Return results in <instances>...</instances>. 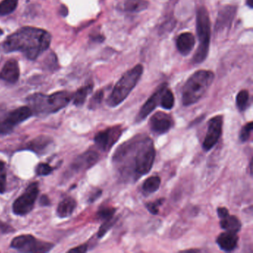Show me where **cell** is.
Segmentation results:
<instances>
[{
  "label": "cell",
  "instance_id": "484cf974",
  "mask_svg": "<svg viewBox=\"0 0 253 253\" xmlns=\"http://www.w3.org/2000/svg\"><path fill=\"white\" fill-rule=\"evenodd\" d=\"M250 105V94L247 90H241L237 94L236 106L241 112H245Z\"/></svg>",
  "mask_w": 253,
  "mask_h": 253
},
{
  "label": "cell",
  "instance_id": "f35d334b",
  "mask_svg": "<svg viewBox=\"0 0 253 253\" xmlns=\"http://www.w3.org/2000/svg\"><path fill=\"white\" fill-rule=\"evenodd\" d=\"M41 204H42L43 206L48 205V204H49V200H48V198H47L45 195H44V196L41 198Z\"/></svg>",
  "mask_w": 253,
  "mask_h": 253
},
{
  "label": "cell",
  "instance_id": "9c48e42d",
  "mask_svg": "<svg viewBox=\"0 0 253 253\" xmlns=\"http://www.w3.org/2000/svg\"><path fill=\"white\" fill-rule=\"evenodd\" d=\"M39 184L37 182L28 186L23 195L13 204V211L17 215L23 216L32 211L39 195Z\"/></svg>",
  "mask_w": 253,
  "mask_h": 253
},
{
  "label": "cell",
  "instance_id": "9a60e30c",
  "mask_svg": "<svg viewBox=\"0 0 253 253\" xmlns=\"http://www.w3.org/2000/svg\"><path fill=\"white\" fill-rule=\"evenodd\" d=\"M98 154L94 151H88L76 158L72 165V169L76 171H84L92 167L99 161Z\"/></svg>",
  "mask_w": 253,
  "mask_h": 253
},
{
  "label": "cell",
  "instance_id": "d590c367",
  "mask_svg": "<svg viewBox=\"0 0 253 253\" xmlns=\"http://www.w3.org/2000/svg\"><path fill=\"white\" fill-rule=\"evenodd\" d=\"M87 250H88V245L87 244H83V245L79 246V247H76V248L69 250V252L70 253H86Z\"/></svg>",
  "mask_w": 253,
  "mask_h": 253
},
{
  "label": "cell",
  "instance_id": "7402d4cb",
  "mask_svg": "<svg viewBox=\"0 0 253 253\" xmlns=\"http://www.w3.org/2000/svg\"><path fill=\"white\" fill-rule=\"evenodd\" d=\"M149 6L146 0H126L124 3V10L130 13L140 12L144 11Z\"/></svg>",
  "mask_w": 253,
  "mask_h": 253
},
{
  "label": "cell",
  "instance_id": "4fadbf2b",
  "mask_svg": "<svg viewBox=\"0 0 253 253\" xmlns=\"http://www.w3.org/2000/svg\"><path fill=\"white\" fill-rule=\"evenodd\" d=\"M167 88V84H163L158 87V89L155 91L153 94L146 100V103L142 106L141 109L139 111L137 117H136L135 122L140 123L144 121L158 106L160 103L161 95L164 90Z\"/></svg>",
  "mask_w": 253,
  "mask_h": 253
},
{
  "label": "cell",
  "instance_id": "3957f363",
  "mask_svg": "<svg viewBox=\"0 0 253 253\" xmlns=\"http://www.w3.org/2000/svg\"><path fill=\"white\" fill-rule=\"evenodd\" d=\"M214 79L212 72L200 70L194 73L182 88L181 101L184 106L198 103L208 91Z\"/></svg>",
  "mask_w": 253,
  "mask_h": 253
},
{
  "label": "cell",
  "instance_id": "6da1fadb",
  "mask_svg": "<svg viewBox=\"0 0 253 253\" xmlns=\"http://www.w3.org/2000/svg\"><path fill=\"white\" fill-rule=\"evenodd\" d=\"M155 155L152 139L137 135L118 147L112 161L123 179L135 182L151 171Z\"/></svg>",
  "mask_w": 253,
  "mask_h": 253
},
{
  "label": "cell",
  "instance_id": "d6a6232c",
  "mask_svg": "<svg viewBox=\"0 0 253 253\" xmlns=\"http://www.w3.org/2000/svg\"><path fill=\"white\" fill-rule=\"evenodd\" d=\"M103 97H104V93L103 91H98L94 94V95L91 97L90 100L89 106L88 108L91 110H94L97 109L103 101Z\"/></svg>",
  "mask_w": 253,
  "mask_h": 253
},
{
  "label": "cell",
  "instance_id": "74e56055",
  "mask_svg": "<svg viewBox=\"0 0 253 253\" xmlns=\"http://www.w3.org/2000/svg\"><path fill=\"white\" fill-rule=\"evenodd\" d=\"M102 195V191L99 190L96 191L95 192H94V193L91 195V196L89 198V201L90 202H94V201H95L97 199V198H100V196H101Z\"/></svg>",
  "mask_w": 253,
  "mask_h": 253
},
{
  "label": "cell",
  "instance_id": "7a4b0ae2",
  "mask_svg": "<svg viewBox=\"0 0 253 253\" xmlns=\"http://www.w3.org/2000/svg\"><path fill=\"white\" fill-rule=\"evenodd\" d=\"M51 41V35L46 31L23 27L5 40L3 48L8 53L20 51L29 60H34L48 49Z\"/></svg>",
  "mask_w": 253,
  "mask_h": 253
},
{
  "label": "cell",
  "instance_id": "ffe728a7",
  "mask_svg": "<svg viewBox=\"0 0 253 253\" xmlns=\"http://www.w3.org/2000/svg\"><path fill=\"white\" fill-rule=\"evenodd\" d=\"M77 207V202L73 198H65L59 204L57 209V214L60 218H66L72 215Z\"/></svg>",
  "mask_w": 253,
  "mask_h": 253
},
{
  "label": "cell",
  "instance_id": "d6986e66",
  "mask_svg": "<svg viewBox=\"0 0 253 253\" xmlns=\"http://www.w3.org/2000/svg\"><path fill=\"white\" fill-rule=\"evenodd\" d=\"M52 143L53 140L49 137L41 135L29 142L26 145V149L33 151L35 153L42 155L48 150Z\"/></svg>",
  "mask_w": 253,
  "mask_h": 253
},
{
  "label": "cell",
  "instance_id": "60d3db41",
  "mask_svg": "<svg viewBox=\"0 0 253 253\" xmlns=\"http://www.w3.org/2000/svg\"><path fill=\"white\" fill-rule=\"evenodd\" d=\"M2 34H3V32H2V31L0 29V35H2Z\"/></svg>",
  "mask_w": 253,
  "mask_h": 253
},
{
  "label": "cell",
  "instance_id": "1f68e13d",
  "mask_svg": "<svg viewBox=\"0 0 253 253\" xmlns=\"http://www.w3.org/2000/svg\"><path fill=\"white\" fill-rule=\"evenodd\" d=\"M165 199L164 198H160V199L156 200L154 202H149L146 204V208L147 209L148 211L151 213V214H158L159 213V208L164 204Z\"/></svg>",
  "mask_w": 253,
  "mask_h": 253
},
{
  "label": "cell",
  "instance_id": "8fae6325",
  "mask_svg": "<svg viewBox=\"0 0 253 253\" xmlns=\"http://www.w3.org/2000/svg\"><path fill=\"white\" fill-rule=\"evenodd\" d=\"M223 118L222 115L214 116L209 121L207 134L202 146L205 152L211 150L217 144L223 133Z\"/></svg>",
  "mask_w": 253,
  "mask_h": 253
},
{
  "label": "cell",
  "instance_id": "cb8c5ba5",
  "mask_svg": "<svg viewBox=\"0 0 253 253\" xmlns=\"http://www.w3.org/2000/svg\"><path fill=\"white\" fill-rule=\"evenodd\" d=\"M92 89V85H88L78 89L77 92L74 95H72L74 105L76 106H83L85 103L88 94L91 92Z\"/></svg>",
  "mask_w": 253,
  "mask_h": 253
},
{
  "label": "cell",
  "instance_id": "8992f818",
  "mask_svg": "<svg viewBox=\"0 0 253 253\" xmlns=\"http://www.w3.org/2000/svg\"><path fill=\"white\" fill-rule=\"evenodd\" d=\"M196 31L199 40V45L193 57L195 63H201L207 59L210 51L211 38V23L208 11L204 7L198 10L196 17Z\"/></svg>",
  "mask_w": 253,
  "mask_h": 253
},
{
  "label": "cell",
  "instance_id": "d4e9b609",
  "mask_svg": "<svg viewBox=\"0 0 253 253\" xmlns=\"http://www.w3.org/2000/svg\"><path fill=\"white\" fill-rule=\"evenodd\" d=\"M160 105L166 110H171L174 107V97L171 90L167 88L164 90L160 100Z\"/></svg>",
  "mask_w": 253,
  "mask_h": 253
},
{
  "label": "cell",
  "instance_id": "f1b7e54d",
  "mask_svg": "<svg viewBox=\"0 0 253 253\" xmlns=\"http://www.w3.org/2000/svg\"><path fill=\"white\" fill-rule=\"evenodd\" d=\"M118 219V217H115V216H114L112 218L109 219V220H105V221H103V223L101 226H100V229H99L98 233H97V236H98V238H103V237L108 232H109V229H110L111 228L115 225V223H116Z\"/></svg>",
  "mask_w": 253,
  "mask_h": 253
},
{
  "label": "cell",
  "instance_id": "2e32d148",
  "mask_svg": "<svg viewBox=\"0 0 253 253\" xmlns=\"http://www.w3.org/2000/svg\"><path fill=\"white\" fill-rule=\"evenodd\" d=\"M20 67L15 60H10L0 72V79L9 84H15L20 78Z\"/></svg>",
  "mask_w": 253,
  "mask_h": 253
},
{
  "label": "cell",
  "instance_id": "836d02e7",
  "mask_svg": "<svg viewBox=\"0 0 253 253\" xmlns=\"http://www.w3.org/2000/svg\"><path fill=\"white\" fill-rule=\"evenodd\" d=\"M54 171V168L49 164L41 163L36 167V174L38 176H46L51 174Z\"/></svg>",
  "mask_w": 253,
  "mask_h": 253
},
{
  "label": "cell",
  "instance_id": "52a82bcc",
  "mask_svg": "<svg viewBox=\"0 0 253 253\" xmlns=\"http://www.w3.org/2000/svg\"><path fill=\"white\" fill-rule=\"evenodd\" d=\"M33 115V112L29 106H22L1 117L0 135H6L12 132L17 126L24 122Z\"/></svg>",
  "mask_w": 253,
  "mask_h": 253
},
{
  "label": "cell",
  "instance_id": "44dd1931",
  "mask_svg": "<svg viewBox=\"0 0 253 253\" xmlns=\"http://www.w3.org/2000/svg\"><path fill=\"white\" fill-rule=\"evenodd\" d=\"M220 226L225 231L238 233L241 230L242 225L236 216L230 215L229 214L224 217L220 218Z\"/></svg>",
  "mask_w": 253,
  "mask_h": 253
},
{
  "label": "cell",
  "instance_id": "ab89813d",
  "mask_svg": "<svg viewBox=\"0 0 253 253\" xmlns=\"http://www.w3.org/2000/svg\"><path fill=\"white\" fill-rule=\"evenodd\" d=\"M253 0H247V5L250 6V8H253Z\"/></svg>",
  "mask_w": 253,
  "mask_h": 253
},
{
  "label": "cell",
  "instance_id": "7c38bea8",
  "mask_svg": "<svg viewBox=\"0 0 253 253\" xmlns=\"http://www.w3.org/2000/svg\"><path fill=\"white\" fill-rule=\"evenodd\" d=\"M174 120L171 118V115L163 112H158L154 114L149 121L151 131L158 135L169 132L174 126Z\"/></svg>",
  "mask_w": 253,
  "mask_h": 253
},
{
  "label": "cell",
  "instance_id": "603a6c76",
  "mask_svg": "<svg viewBox=\"0 0 253 253\" xmlns=\"http://www.w3.org/2000/svg\"><path fill=\"white\" fill-rule=\"evenodd\" d=\"M161 180L159 176H151L143 182L142 189L146 194L157 192L161 186Z\"/></svg>",
  "mask_w": 253,
  "mask_h": 253
},
{
  "label": "cell",
  "instance_id": "5b68a950",
  "mask_svg": "<svg viewBox=\"0 0 253 253\" xmlns=\"http://www.w3.org/2000/svg\"><path fill=\"white\" fill-rule=\"evenodd\" d=\"M143 73V67L140 64L137 65L132 69L127 71L115 84L112 93L108 97V106L115 108L121 105L134 89L141 78Z\"/></svg>",
  "mask_w": 253,
  "mask_h": 253
},
{
  "label": "cell",
  "instance_id": "e0dca14e",
  "mask_svg": "<svg viewBox=\"0 0 253 253\" xmlns=\"http://www.w3.org/2000/svg\"><path fill=\"white\" fill-rule=\"evenodd\" d=\"M238 236L237 233L232 232H226L220 234L216 240L219 248L223 251L229 253L233 251L238 246Z\"/></svg>",
  "mask_w": 253,
  "mask_h": 253
},
{
  "label": "cell",
  "instance_id": "4316f807",
  "mask_svg": "<svg viewBox=\"0 0 253 253\" xmlns=\"http://www.w3.org/2000/svg\"><path fill=\"white\" fill-rule=\"evenodd\" d=\"M18 0H3L0 2V16H5L12 13L17 8Z\"/></svg>",
  "mask_w": 253,
  "mask_h": 253
},
{
  "label": "cell",
  "instance_id": "4dcf8cb0",
  "mask_svg": "<svg viewBox=\"0 0 253 253\" xmlns=\"http://www.w3.org/2000/svg\"><path fill=\"white\" fill-rule=\"evenodd\" d=\"M253 123L250 122L247 123L246 125H244L241 129L239 134V140L242 143H245V142L248 141L250 139V136H251V132L253 131Z\"/></svg>",
  "mask_w": 253,
  "mask_h": 253
},
{
  "label": "cell",
  "instance_id": "5bb4252c",
  "mask_svg": "<svg viewBox=\"0 0 253 253\" xmlns=\"http://www.w3.org/2000/svg\"><path fill=\"white\" fill-rule=\"evenodd\" d=\"M236 14L235 6H225L219 11L215 24V31L217 32H225L230 28Z\"/></svg>",
  "mask_w": 253,
  "mask_h": 253
},
{
  "label": "cell",
  "instance_id": "83f0119b",
  "mask_svg": "<svg viewBox=\"0 0 253 253\" xmlns=\"http://www.w3.org/2000/svg\"><path fill=\"white\" fill-rule=\"evenodd\" d=\"M115 212H116V208L115 207H103L97 211V218L105 221L112 218L115 216Z\"/></svg>",
  "mask_w": 253,
  "mask_h": 253
},
{
  "label": "cell",
  "instance_id": "e575fe53",
  "mask_svg": "<svg viewBox=\"0 0 253 253\" xmlns=\"http://www.w3.org/2000/svg\"><path fill=\"white\" fill-rule=\"evenodd\" d=\"M14 229L11 225L5 223V222L0 220V232L1 233L6 234L11 233L14 232Z\"/></svg>",
  "mask_w": 253,
  "mask_h": 253
},
{
  "label": "cell",
  "instance_id": "f546056e",
  "mask_svg": "<svg viewBox=\"0 0 253 253\" xmlns=\"http://www.w3.org/2000/svg\"><path fill=\"white\" fill-rule=\"evenodd\" d=\"M7 171L5 164L0 161V194H4L6 191Z\"/></svg>",
  "mask_w": 253,
  "mask_h": 253
},
{
  "label": "cell",
  "instance_id": "ac0fdd59",
  "mask_svg": "<svg viewBox=\"0 0 253 253\" xmlns=\"http://www.w3.org/2000/svg\"><path fill=\"white\" fill-rule=\"evenodd\" d=\"M195 45V38L192 33L185 32L179 35L176 42L177 50L180 54L188 55L192 52Z\"/></svg>",
  "mask_w": 253,
  "mask_h": 253
},
{
  "label": "cell",
  "instance_id": "8d00e7d4",
  "mask_svg": "<svg viewBox=\"0 0 253 253\" xmlns=\"http://www.w3.org/2000/svg\"><path fill=\"white\" fill-rule=\"evenodd\" d=\"M217 214L218 215L219 218L220 219L229 214V210L226 207H218L217 209Z\"/></svg>",
  "mask_w": 253,
  "mask_h": 253
},
{
  "label": "cell",
  "instance_id": "277c9868",
  "mask_svg": "<svg viewBox=\"0 0 253 253\" xmlns=\"http://www.w3.org/2000/svg\"><path fill=\"white\" fill-rule=\"evenodd\" d=\"M72 99L70 93L66 91H57L51 95L35 94L27 98L33 114L46 115L54 114L64 109Z\"/></svg>",
  "mask_w": 253,
  "mask_h": 253
},
{
  "label": "cell",
  "instance_id": "ba28073f",
  "mask_svg": "<svg viewBox=\"0 0 253 253\" xmlns=\"http://www.w3.org/2000/svg\"><path fill=\"white\" fill-rule=\"evenodd\" d=\"M51 243L40 241L32 235H22L11 241V247L22 253H47L53 248Z\"/></svg>",
  "mask_w": 253,
  "mask_h": 253
},
{
  "label": "cell",
  "instance_id": "30bf717a",
  "mask_svg": "<svg viewBox=\"0 0 253 253\" xmlns=\"http://www.w3.org/2000/svg\"><path fill=\"white\" fill-rule=\"evenodd\" d=\"M123 128L121 126L110 127L99 131L94 137L96 146L103 151L109 152L122 135Z\"/></svg>",
  "mask_w": 253,
  "mask_h": 253
}]
</instances>
